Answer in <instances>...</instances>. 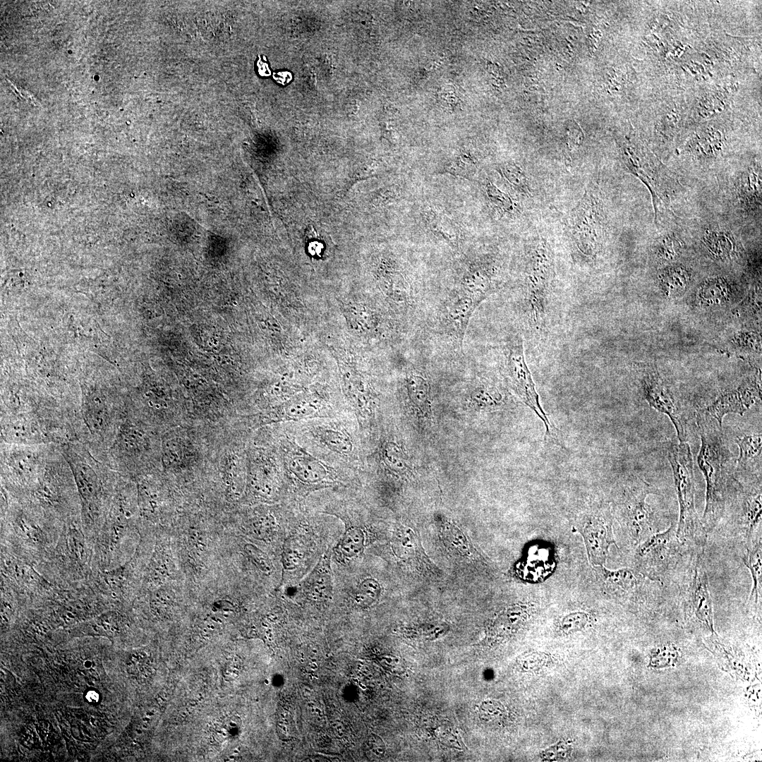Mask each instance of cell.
<instances>
[{"instance_id":"6da1fadb","label":"cell","mask_w":762,"mask_h":762,"mask_svg":"<svg viewBox=\"0 0 762 762\" xmlns=\"http://www.w3.org/2000/svg\"><path fill=\"white\" fill-rule=\"evenodd\" d=\"M63 524L1 486V548L13 555L36 567L55 547Z\"/></svg>"},{"instance_id":"7a4b0ae2","label":"cell","mask_w":762,"mask_h":762,"mask_svg":"<svg viewBox=\"0 0 762 762\" xmlns=\"http://www.w3.org/2000/svg\"><path fill=\"white\" fill-rule=\"evenodd\" d=\"M265 429L279 455L284 474V494L298 500L325 488H350L358 476L331 465L302 446L286 423Z\"/></svg>"},{"instance_id":"3957f363","label":"cell","mask_w":762,"mask_h":762,"mask_svg":"<svg viewBox=\"0 0 762 762\" xmlns=\"http://www.w3.org/2000/svg\"><path fill=\"white\" fill-rule=\"evenodd\" d=\"M286 423L296 440L317 457L357 476L363 469V437L352 412Z\"/></svg>"},{"instance_id":"277c9868","label":"cell","mask_w":762,"mask_h":762,"mask_svg":"<svg viewBox=\"0 0 762 762\" xmlns=\"http://www.w3.org/2000/svg\"><path fill=\"white\" fill-rule=\"evenodd\" d=\"M73 472L81 504V522L93 542L122 475L99 461L79 441L57 445Z\"/></svg>"},{"instance_id":"5b68a950","label":"cell","mask_w":762,"mask_h":762,"mask_svg":"<svg viewBox=\"0 0 762 762\" xmlns=\"http://www.w3.org/2000/svg\"><path fill=\"white\" fill-rule=\"evenodd\" d=\"M715 420L704 411L697 414L701 447L697 462L706 480V506L702 526L706 533L712 531L725 508V495L734 472L732 455Z\"/></svg>"},{"instance_id":"8992f818","label":"cell","mask_w":762,"mask_h":762,"mask_svg":"<svg viewBox=\"0 0 762 762\" xmlns=\"http://www.w3.org/2000/svg\"><path fill=\"white\" fill-rule=\"evenodd\" d=\"M139 514L135 483L122 476L94 541L96 569H111L124 564Z\"/></svg>"},{"instance_id":"52a82bcc","label":"cell","mask_w":762,"mask_h":762,"mask_svg":"<svg viewBox=\"0 0 762 762\" xmlns=\"http://www.w3.org/2000/svg\"><path fill=\"white\" fill-rule=\"evenodd\" d=\"M94 554V543L86 536L79 516L64 522L55 547L35 567L55 586L72 587L91 578L96 569Z\"/></svg>"},{"instance_id":"ba28073f","label":"cell","mask_w":762,"mask_h":762,"mask_svg":"<svg viewBox=\"0 0 762 762\" xmlns=\"http://www.w3.org/2000/svg\"><path fill=\"white\" fill-rule=\"evenodd\" d=\"M158 431L127 410L102 462L132 480L157 470L159 454Z\"/></svg>"},{"instance_id":"9c48e42d","label":"cell","mask_w":762,"mask_h":762,"mask_svg":"<svg viewBox=\"0 0 762 762\" xmlns=\"http://www.w3.org/2000/svg\"><path fill=\"white\" fill-rule=\"evenodd\" d=\"M22 500L37 505L62 523L80 516V500L74 476L57 445L51 451L39 482Z\"/></svg>"},{"instance_id":"30bf717a","label":"cell","mask_w":762,"mask_h":762,"mask_svg":"<svg viewBox=\"0 0 762 762\" xmlns=\"http://www.w3.org/2000/svg\"><path fill=\"white\" fill-rule=\"evenodd\" d=\"M666 456L672 468L679 503L677 536L682 543L692 541L704 546L707 533L695 507V478L690 447L686 442L668 443Z\"/></svg>"},{"instance_id":"8fae6325","label":"cell","mask_w":762,"mask_h":762,"mask_svg":"<svg viewBox=\"0 0 762 762\" xmlns=\"http://www.w3.org/2000/svg\"><path fill=\"white\" fill-rule=\"evenodd\" d=\"M55 445H20L1 441V486L24 498L37 484Z\"/></svg>"},{"instance_id":"7c38bea8","label":"cell","mask_w":762,"mask_h":762,"mask_svg":"<svg viewBox=\"0 0 762 762\" xmlns=\"http://www.w3.org/2000/svg\"><path fill=\"white\" fill-rule=\"evenodd\" d=\"M349 411L345 401L327 394H309L251 414L250 423L252 429H255L281 423L335 418Z\"/></svg>"},{"instance_id":"4fadbf2b","label":"cell","mask_w":762,"mask_h":762,"mask_svg":"<svg viewBox=\"0 0 762 762\" xmlns=\"http://www.w3.org/2000/svg\"><path fill=\"white\" fill-rule=\"evenodd\" d=\"M246 477L250 492L257 498L272 500L284 493L281 459L265 430L260 442L250 443L246 450Z\"/></svg>"},{"instance_id":"5bb4252c","label":"cell","mask_w":762,"mask_h":762,"mask_svg":"<svg viewBox=\"0 0 762 762\" xmlns=\"http://www.w3.org/2000/svg\"><path fill=\"white\" fill-rule=\"evenodd\" d=\"M554 277L552 251L546 242L541 241L531 251L524 282L526 313L534 326L540 327L545 322Z\"/></svg>"},{"instance_id":"9a60e30c","label":"cell","mask_w":762,"mask_h":762,"mask_svg":"<svg viewBox=\"0 0 762 762\" xmlns=\"http://www.w3.org/2000/svg\"><path fill=\"white\" fill-rule=\"evenodd\" d=\"M1 583L14 591L28 604H45L59 588L40 574L35 566L1 548Z\"/></svg>"},{"instance_id":"2e32d148","label":"cell","mask_w":762,"mask_h":762,"mask_svg":"<svg viewBox=\"0 0 762 762\" xmlns=\"http://www.w3.org/2000/svg\"><path fill=\"white\" fill-rule=\"evenodd\" d=\"M506 372L509 385L519 399L540 418L545 427V440L562 445L559 431L551 424L540 403L531 372L526 365L523 340L516 335L509 343Z\"/></svg>"},{"instance_id":"e0dca14e","label":"cell","mask_w":762,"mask_h":762,"mask_svg":"<svg viewBox=\"0 0 762 762\" xmlns=\"http://www.w3.org/2000/svg\"><path fill=\"white\" fill-rule=\"evenodd\" d=\"M682 543L676 534V526L672 524L663 532H656L639 546L636 559L640 572L652 581L661 579L680 555Z\"/></svg>"},{"instance_id":"ac0fdd59","label":"cell","mask_w":762,"mask_h":762,"mask_svg":"<svg viewBox=\"0 0 762 762\" xmlns=\"http://www.w3.org/2000/svg\"><path fill=\"white\" fill-rule=\"evenodd\" d=\"M600 199L592 193L584 195L572 214V233L581 254L593 259L600 250L603 211Z\"/></svg>"},{"instance_id":"d6986e66","label":"cell","mask_w":762,"mask_h":762,"mask_svg":"<svg viewBox=\"0 0 762 762\" xmlns=\"http://www.w3.org/2000/svg\"><path fill=\"white\" fill-rule=\"evenodd\" d=\"M136 557L107 570L95 569L87 581L95 593L110 606L125 601L138 590L139 567Z\"/></svg>"},{"instance_id":"ffe728a7","label":"cell","mask_w":762,"mask_h":762,"mask_svg":"<svg viewBox=\"0 0 762 762\" xmlns=\"http://www.w3.org/2000/svg\"><path fill=\"white\" fill-rule=\"evenodd\" d=\"M651 494H658L657 490L646 480L638 478L635 485L628 490L623 502L627 524L637 542H643L656 533L655 515L646 500Z\"/></svg>"},{"instance_id":"44dd1931","label":"cell","mask_w":762,"mask_h":762,"mask_svg":"<svg viewBox=\"0 0 762 762\" xmlns=\"http://www.w3.org/2000/svg\"><path fill=\"white\" fill-rule=\"evenodd\" d=\"M641 385L648 404L669 417L679 442H685L687 435L686 420L673 394L659 374L652 369L645 370Z\"/></svg>"},{"instance_id":"7402d4cb","label":"cell","mask_w":762,"mask_h":762,"mask_svg":"<svg viewBox=\"0 0 762 762\" xmlns=\"http://www.w3.org/2000/svg\"><path fill=\"white\" fill-rule=\"evenodd\" d=\"M581 533L590 562L593 564L603 566L606 561L610 545H616L610 509H604L587 517L582 526Z\"/></svg>"},{"instance_id":"603a6c76","label":"cell","mask_w":762,"mask_h":762,"mask_svg":"<svg viewBox=\"0 0 762 762\" xmlns=\"http://www.w3.org/2000/svg\"><path fill=\"white\" fill-rule=\"evenodd\" d=\"M760 398L761 387L758 380L749 378L736 390L721 394L704 412L722 427L725 416L729 413L743 416Z\"/></svg>"},{"instance_id":"cb8c5ba5","label":"cell","mask_w":762,"mask_h":762,"mask_svg":"<svg viewBox=\"0 0 762 762\" xmlns=\"http://www.w3.org/2000/svg\"><path fill=\"white\" fill-rule=\"evenodd\" d=\"M703 548L697 552L688 590L692 607L698 619L713 630V608Z\"/></svg>"},{"instance_id":"d4e9b609","label":"cell","mask_w":762,"mask_h":762,"mask_svg":"<svg viewBox=\"0 0 762 762\" xmlns=\"http://www.w3.org/2000/svg\"><path fill=\"white\" fill-rule=\"evenodd\" d=\"M330 552L327 551L303 583V590L311 600L325 601L332 593Z\"/></svg>"},{"instance_id":"484cf974","label":"cell","mask_w":762,"mask_h":762,"mask_svg":"<svg viewBox=\"0 0 762 762\" xmlns=\"http://www.w3.org/2000/svg\"><path fill=\"white\" fill-rule=\"evenodd\" d=\"M736 443L739 447V455L736 461L735 471L761 475V434L746 435L742 437H737Z\"/></svg>"},{"instance_id":"4316f807","label":"cell","mask_w":762,"mask_h":762,"mask_svg":"<svg viewBox=\"0 0 762 762\" xmlns=\"http://www.w3.org/2000/svg\"><path fill=\"white\" fill-rule=\"evenodd\" d=\"M737 194L740 201L745 207L752 210L761 207V168L752 167L742 172L738 183Z\"/></svg>"},{"instance_id":"83f0119b","label":"cell","mask_w":762,"mask_h":762,"mask_svg":"<svg viewBox=\"0 0 762 762\" xmlns=\"http://www.w3.org/2000/svg\"><path fill=\"white\" fill-rule=\"evenodd\" d=\"M339 516L346 523V528L342 538L337 544L335 551L343 560H351L360 557L365 548V536L363 530L354 526L345 516Z\"/></svg>"},{"instance_id":"f1b7e54d","label":"cell","mask_w":762,"mask_h":762,"mask_svg":"<svg viewBox=\"0 0 762 762\" xmlns=\"http://www.w3.org/2000/svg\"><path fill=\"white\" fill-rule=\"evenodd\" d=\"M703 242L708 253L715 259L726 260L735 252L736 243L729 232L720 229H707Z\"/></svg>"},{"instance_id":"f546056e","label":"cell","mask_w":762,"mask_h":762,"mask_svg":"<svg viewBox=\"0 0 762 762\" xmlns=\"http://www.w3.org/2000/svg\"><path fill=\"white\" fill-rule=\"evenodd\" d=\"M744 565L750 571L752 587L750 598L757 603L762 588V544L759 538L748 546L746 554L742 557Z\"/></svg>"},{"instance_id":"4dcf8cb0","label":"cell","mask_w":762,"mask_h":762,"mask_svg":"<svg viewBox=\"0 0 762 762\" xmlns=\"http://www.w3.org/2000/svg\"><path fill=\"white\" fill-rule=\"evenodd\" d=\"M427 219L430 230L435 234L441 236L453 247L458 245V233L451 219L435 212L428 214Z\"/></svg>"},{"instance_id":"1f68e13d","label":"cell","mask_w":762,"mask_h":762,"mask_svg":"<svg viewBox=\"0 0 762 762\" xmlns=\"http://www.w3.org/2000/svg\"><path fill=\"white\" fill-rule=\"evenodd\" d=\"M661 284L668 291H681L684 290L689 280L687 270L679 265L668 267L659 275Z\"/></svg>"},{"instance_id":"d6a6232c","label":"cell","mask_w":762,"mask_h":762,"mask_svg":"<svg viewBox=\"0 0 762 762\" xmlns=\"http://www.w3.org/2000/svg\"><path fill=\"white\" fill-rule=\"evenodd\" d=\"M380 593L381 586L377 581L372 578L365 579L355 590L353 600L357 607L366 608L379 598Z\"/></svg>"},{"instance_id":"836d02e7","label":"cell","mask_w":762,"mask_h":762,"mask_svg":"<svg viewBox=\"0 0 762 762\" xmlns=\"http://www.w3.org/2000/svg\"><path fill=\"white\" fill-rule=\"evenodd\" d=\"M242 722L236 715L220 719L213 729V737L217 742L224 743L235 740L241 734Z\"/></svg>"},{"instance_id":"e575fe53","label":"cell","mask_w":762,"mask_h":762,"mask_svg":"<svg viewBox=\"0 0 762 762\" xmlns=\"http://www.w3.org/2000/svg\"><path fill=\"white\" fill-rule=\"evenodd\" d=\"M475 167L470 156L461 155L445 167V171L468 179L473 176Z\"/></svg>"},{"instance_id":"d590c367","label":"cell","mask_w":762,"mask_h":762,"mask_svg":"<svg viewBox=\"0 0 762 762\" xmlns=\"http://www.w3.org/2000/svg\"><path fill=\"white\" fill-rule=\"evenodd\" d=\"M303 557L301 547L295 540H288L285 543L282 552V563L286 569H296L300 564Z\"/></svg>"},{"instance_id":"8d00e7d4","label":"cell","mask_w":762,"mask_h":762,"mask_svg":"<svg viewBox=\"0 0 762 762\" xmlns=\"http://www.w3.org/2000/svg\"><path fill=\"white\" fill-rule=\"evenodd\" d=\"M294 722L289 710L283 706L278 709L276 718V730L279 738L288 741L293 737Z\"/></svg>"},{"instance_id":"74e56055","label":"cell","mask_w":762,"mask_h":762,"mask_svg":"<svg viewBox=\"0 0 762 762\" xmlns=\"http://www.w3.org/2000/svg\"><path fill=\"white\" fill-rule=\"evenodd\" d=\"M681 244L675 235L667 234L663 236L657 247L658 255L666 260H673L679 254Z\"/></svg>"},{"instance_id":"f35d334b","label":"cell","mask_w":762,"mask_h":762,"mask_svg":"<svg viewBox=\"0 0 762 762\" xmlns=\"http://www.w3.org/2000/svg\"><path fill=\"white\" fill-rule=\"evenodd\" d=\"M505 179L512 185L524 191H528V182L522 170L516 164L507 163L501 167Z\"/></svg>"},{"instance_id":"ab89813d","label":"cell","mask_w":762,"mask_h":762,"mask_svg":"<svg viewBox=\"0 0 762 762\" xmlns=\"http://www.w3.org/2000/svg\"><path fill=\"white\" fill-rule=\"evenodd\" d=\"M486 193L491 202L499 209L509 212L513 210V202L510 197L502 192L493 183L486 184Z\"/></svg>"},{"instance_id":"60d3db41","label":"cell","mask_w":762,"mask_h":762,"mask_svg":"<svg viewBox=\"0 0 762 762\" xmlns=\"http://www.w3.org/2000/svg\"><path fill=\"white\" fill-rule=\"evenodd\" d=\"M364 749L368 758H379L385 752V745L379 737L371 735L366 739Z\"/></svg>"},{"instance_id":"b9f144b4","label":"cell","mask_w":762,"mask_h":762,"mask_svg":"<svg viewBox=\"0 0 762 762\" xmlns=\"http://www.w3.org/2000/svg\"><path fill=\"white\" fill-rule=\"evenodd\" d=\"M246 552L255 563L263 572H270L271 564L266 555L258 548L251 545L245 547Z\"/></svg>"},{"instance_id":"7bdbcfd3","label":"cell","mask_w":762,"mask_h":762,"mask_svg":"<svg viewBox=\"0 0 762 762\" xmlns=\"http://www.w3.org/2000/svg\"><path fill=\"white\" fill-rule=\"evenodd\" d=\"M487 71L492 86L501 88L504 85L505 82L503 74L497 64L488 63L487 65Z\"/></svg>"},{"instance_id":"ee69618b","label":"cell","mask_w":762,"mask_h":762,"mask_svg":"<svg viewBox=\"0 0 762 762\" xmlns=\"http://www.w3.org/2000/svg\"><path fill=\"white\" fill-rule=\"evenodd\" d=\"M439 96L442 102L448 107H452L456 105V95L452 86L447 85L442 87Z\"/></svg>"},{"instance_id":"f6af8a7d","label":"cell","mask_w":762,"mask_h":762,"mask_svg":"<svg viewBox=\"0 0 762 762\" xmlns=\"http://www.w3.org/2000/svg\"><path fill=\"white\" fill-rule=\"evenodd\" d=\"M576 127L577 125L575 123L574 126H569L567 131L569 138L568 143L569 146H572V148L579 145L582 138L581 131L579 127Z\"/></svg>"},{"instance_id":"bcb514c9","label":"cell","mask_w":762,"mask_h":762,"mask_svg":"<svg viewBox=\"0 0 762 762\" xmlns=\"http://www.w3.org/2000/svg\"><path fill=\"white\" fill-rule=\"evenodd\" d=\"M273 78L277 83L286 85L292 80V75L289 71H282L274 73Z\"/></svg>"},{"instance_id":"7dc6e473","label":"cell","mask_w":762,"mask_h":762,"mask_svg":"<svg viewBox=\"0 0 762 762\" xmlns=\"http://www.w3.org/2000/svg\"><path fill=\"white\" fill-rule=\"evenodd\" d=\"M257 66L258 68V73L260 75H262V76H270V75L271 71H270V69L269 68L268 64L267 63H265V61H263L261 59L260 56H259V59H258V61L257 62Z\"/></svg>"}]
</instances>
